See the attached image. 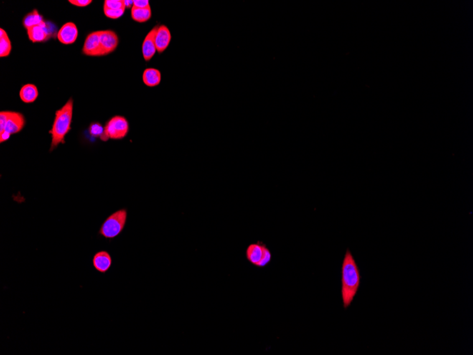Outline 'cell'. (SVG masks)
<instances>
[{
    "label": "cell",
    "instance_id": "7a4b0ae2",
    "mask_svg": "<svg viewBox=\"0 0 473 355\" xmlns=\"http://www.w3.org/2000/svg\"><path fill=\"white\" fill-rule=\"evenodd\" d=\"M73 115V100L70 98L67 103L55 112V119L49 134L52 136L51 151L60 144H65L66 135L71 130Z\"/></svg>",
    "mask_w": 473,
    "mask_h": 355
},
{
    "label": "cell",
    "instance_id": "44dd1931",
    "mask_svg": "<svg viewBox=\"0 0 473 355\" xmlns=\"http://www.w3.org/2000/svg\"><path fill=\"white\" fill-rule=\"evenodd\" d=\"M104 8L110 9H126L124 0H106Z\"/></svg>",
    "mask_w": 473,
    "mask_h": 355
},
{
    "label": "cell",
    "instance_id": "7c38bea8",
    "mask_svg": "<svg viewBox=\"0 0 473 355\" xmlns=\"http://www.w3.org/2000/svg\"><path fill=\"white\" fill-rule=\"evenodd\" d=\"M171 40V32L168 27L165 25L159 26L156 36L157 51L159 53L164 52L170 44Z\"/></svg>",
    "mask_w": 473,
    "mask_h": 355
},
{
    "label": "cell",
    "instance_id": "52a82bcc",
    "mask_svg": "<svg viewBox=\"0 0 473 355\" xmlns=\"http://www.w3.org/2000/svg\"><path fill=\"white\" fill-rule=\"evenodd\" d=\"M100 43H101V56L108 55L114 51L118 47V36L113 31H102Z\"/></svg>",
    "mask_w": 473,
    "mask_h": 355
},
{
    "label": "cell",
    "instance_id": "ac0fdd59",
    "mask_svg": "<svg viewBox=\"0 0 473 355\" xmlns=\"http://www.w3.org/2000/svg\"><path fill=\"white\" fill-rule=\"evenodd\" d=\"M0 57H7L11 53V43L4 29H0Z\"/></svg>",
    "mask_w": 473,
    "mask_h": 355
},
{
    "label": "cell",
    "instance_id": "e0dca14e",
    "mask_svg": "<svg viewBox=\"0 0 473 355\" xmlns=\"http://www.w3.org/2000/svg\"><path fill=\"white\" fill-rule=\"evenodd\" d=\"M152 16L151 6L147 8H137L133 6L131 9V17L133 20L139 23H144L149 21Z\"/></svg>",
    "mask_w": 473,
    "mask_h": 355
},
{
    "label": "cell",
    "instance_id": "d6986e66",
    "mask_svg": "<svg viewBox=\"0 0 473 355\" xmlns=\"http://www.w3.org/2000/svg\"><path fill=\"white\" fill-rule=\"evenodd\" d=\"M89 131H90L91 136L101 139L104 135V132H105V128L100 123H92L90 124V128H89Z\"/></svg>",
    "mask_w": 473,
    "mask_h": 355
},
{
    "label": "cell",
    "instance_id": "ffe728a7",
    "mask_svg": "<svg viewBox=\"0 0 473 355\" xmlns=\"http://www.w3.org/2000/svg\"><path fill=\"white\" fill-rule=\"evenodd\" d=\"M272 259V254L270 250L267 248L266 245H263V255H262L261 261L259 263L257 267L263 268L266 267Z\"/></svg>",
    "mask_w": 473,
    "mask_h": 355
},
{
    "label": "cell",
    "instance_id": "484cf974",
    "mask_svg": "<svg viewBox=\"0 0 473 355\" xmlns=\"http://www.w3.org/2000/svg\"><path fill=\"white\" fill-rule=\"evenodd\" d=\"M125 7L126 9H132L133 6V1L132 0H124Z\"/></svg>",
    "mask_w": 473,
    "mask_h": 355
},
{
    "label": "cell",
    "instance_id": "30bf717a",
    "mask_svg": "<svg viewBox=\"0 0 473 355\" xmlns=\"http://www.w3.org/2000/svg\"><path fill=\"white\" fill-rule=\"evenodd\" d=\"M92 264L97 272L105 274L109 270L112 266L111 254L105 251L97 253L92 259Z\"/></svg>",
    "mask_w": 473,
    "mask_h": 355
},
{
    "label": "cell",
    "instance_id": "9a60e30c",
    "mask_svg": "<svg viewBox=\"0 0 473 355\" xmlns=\"http://www.w3.org/2000/svg\"><path fill=\"white\" fill-rule=\"evenodd\" d=\"M19 96L24 103L34 102L39 97V91L36 86L32 84H28L21 88Z\"/></svg>",
    "mask_w": 473,
    "mask_h": 355
},
{
    "label": "cell",
    "instance_id": "277c9868",
    "mask_svg": "<svg viewBox=\"0 0 473 355\" xmlns=\"http://www.w3.org/2000/svg\"><path fill=\"white\" fill-rule=\"evenodd\" d=\"M129 132V124L126 118L121 116H115L106 123L105 132L101 138L102 141H107L108 139L121 140L124 139Z\"/></svg>",
    "mask_w": 473,
    "mask_h": 355
},
{
    "label": "cell",
    "instance_id": "603a6c76",
    "mask_svg": "<svg viewBox=\"0 0 473 355\" xmlns=\"http://www.w3.org/2000/svg\"><path fill=\"white\" fill-rule=\"evenodd\" d=\"M69 2L70 4H74V5L80 6V7H85V6L90 5L92 1V0H70Z\"/></svg>",
    "mask_w": 473,
    "mask_h": 355
},
{
    "label": "cell",
    "instance_id": "9c48e42d",
    "mask_svg": "<svg viewBox=\"0 0 473 355\" xmlns=\"http://www.w3.org/2000/svg\"><path fill=\"white\" fill-rule=\"evenodd\" d=\"M78 34V29L74 23H66L58 31L57 39L62 44L69 45L76 42Z\"/></svg>",
    "mask_w": 473,
    "mask_h": 355
},
{
    "label": "cell",
    "instance_id": "8992f818",
    "mask_svg": "<svg viewBox=\"0 0 473 355\" xmlns=\"http://www.w3.org/2000/svg\"><path fill=\"white\" fill-rule=\"evenodd\" d=\"M102 31H95L87 36L84 44V54L88 56H101L100 36Z\"/></svg>",
    "mask_w": 473,
    "mask_h": 355
},
{
    "label": "cell",
    "instance_id": "cb8c5ba5",
    "mask_svg": "<svg viewBox=\"0 0 473 355\" xmlns=\"http://www.w3.org/2000/svg\"><path fill=\"white\" fill-rule=\"evenodd\" d=\"M133 6L143 9V8L149 7L151 6H150L148 0H134L133 1Z\"/></svg>",
    "mask_w": 473,
    "mask_h": 355
},
{
    "label": "cell",
    "instance_id": "6da1fadb",
    "mask_svg": "<svg viewBox=\"0 0 473 355\" xmlns=\"http://www.w3.org/2000/svg\"><path fill=\"white\" fill-rule=\"evenodd\" d=\"M362 275L352 252L347 249L342 265V298L343 306L347 309L357 296Z\"/></svg>",
    "mask_w": 473,
    "mask_h": 355
},
{
    "label": "cell",
    "instance_id": "5bb4252c",
    "mask_svg": "<svg viewBox=\"0 0 473 355\" xmlns=\"http://www.w3.org/2000/svg\"><path fill=\"white\" fill-rule=\"evenodd\" d=\"M143 83L149 88H154L161 82V72L158 69L147 68L143 74Z\"/></svg>",
    "mask_w": 473,
    "mask_h": 355
},
{
    "label": "cell",
    "instance_id": "7402d4cb",
    "mask_svg": "<svg viewBox=\"0 0 473 355\" xmlns=\"http://www.w3.org/2000/svg\"><path fill=\"white\" fill-rule=\"evenodd\" d=\"M125 9H117V10H116V9H110L104 8L105 15H106V17L112 19H118V18L121 17V16L123 15V14H124Z\"/></svg>",
    "mask_w": 473,
    "mask_h": 355
},
{
    "label": "cell",
    "instance_id": "3957f363",
    "mask_svg": "<svg viewBox=\"0 0 473 355\" xmlns=\"http://www.w3.org/2000/svg\"><path fill=\"white\" fill-rule=\"evenodd\" d=\"M128 212L126 208L115 211L105 220L100 228L99 234L106 239H113L119 236L126 226Z\"/></svg>",
    "mask_w": 473,
    "mask_h": 355
},
{
    "label": "cell",
    "instance_id": "4fadbf2b",
    "mask_svg": "<svg viewBox=\"0 0 473 355\" xmlns=\"http://www.w3.org/2000/svg\"><path fill=\"white\" fill-rule=\"evenodd\" d=\"M263 245L264 244H262L261 242L252 243L247 248V259L256 267L261 261L262 255H263Z\"/></svg>",
    "mask_w": 473,
    "mask_h": 355
},
{
    "label": "cell",
    "instance_id": "2e32d148",
    "mask_svg": "<svg viewBox=\"0 0 473 355\" xmlns=\"http://www.w3.org/2000/svg\"><path fill=\"white\" fill-rule=\"evenodd\" d=\"M44 17L39 14V11L34 9L26 14L25 17L23 19V25L26 29H30L31 28L35 27L36 26L40 25L44 22Z\"/></svg>",
    "mask_w": 473,
    "mask_h": 355
},
{
    "label": "cell",
    "instance_id": "8fae6325",
    "mask_svg": "<svg viewBox=\"0 0 473 355\" xmlns=\"http://www.w3.org/2000/svg\"><path fill=\"white\" fill-rule=\"evenodd\" d=\"M27 34L29 40L33 43L45 42L52 36L46 21L40 25L28 29Z\"/></svg>",
    "mask_w": 473,
    "mask_h": 355
},
{
    "label": "cell",
    "instance_id": "ba28073f",
    "mask_svg": "<svg viewBox=\"0 0 473 355\" xmlns=\"http://www.w3.org/2000/svg\"><path fill=\"white\" fill-rule=\"evenodd\" d=\"M159 26H156L146 36L142 46L143 57L146 61H150L155 54L156 53L157 49L156 44V36Z\"/></svg>",
    "mask_w": 473,
    "mask_h": 355
},
{
    "label": "cell",
    "instance_id": "d4e9b609",
    "mask_svg": "<svg viewBox=\"0 0 473 355\" xmlns=\"http://www.w3.org/2000/svg\"><path fill=\"white\" fill-rule=\"evenodd\" d=\"M10 136L11 134H9V133L6 132V131L1 133V134H0V143L2 144L3 142H4V141H7V140L10 138Z\"/></svg>",
    "mask_w": 473,
    "mask_h": 355
},
{
    "label": "cell",
    "instance_id": "5b68a950",
    "mask_svg": "<svg viewBox=\"0 0 473 355\" xmlns=\"http://www.w3.org/2000/svg\"><path fill=\"white\" fill-rule=\"evenodd\" d=\"M1 112L4 114L5 118V125H4L3 132L6 131L9 134L12 135L18 134L24 129L26 124V120L22 113L9 111H1Z\"/></svg>",
    "mask_w": 473,
    "mask_h": 355
}]
</instances>
